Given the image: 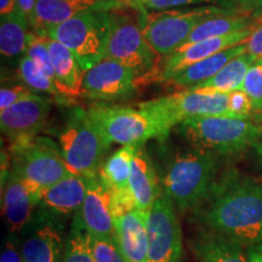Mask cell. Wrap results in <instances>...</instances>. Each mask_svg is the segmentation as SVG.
Wrapping results in <instances>:
<instances>
[{
  "label": "cell",
  "mask_w": 262,
  "mask_h": 262,
  "mask_svg": "<svg viewBox=\"0 0 262 262\" xmlns=\"http://www.w3.org/2000/svg\"><path fill=\"white\" fill-rule=\"evenodd\" d=\"M192 214L206 231L251 247L262 241V181L226 170Z\"/></svg>",
  "instance_id": "1"
},
{
  "label": "cell",
  "mask_w": 262,
  "mask_h": 262,
  "mask_svg": "<svg viewBox=\"0 0 262 262\" xmlns=\"http://www.w3.org/2000/svg\"><path fill=\"white\" fill-rule=\"evenodd\" d=\"M216 157L194 146L176 155L166 165L162 179L163 193L181 211L193 210L204 201L216 180Z\"/></svg>",
  "instance_id": "2"
},
{
  "label": "cell",
  "mask_w": 262,
  "mask_h": 262,
  "mask_svg": "<svg viewBox=\"0 0 262 262\" xmlns=\"http://www.w3.org/2000/svg\"><path fill=\"white\" fill-rule=\"evenodd\" d=\"M56 137L72 173L89 179L97 176L111 143L98 131L88 110L78 106L70 108Z\"/></svg>",
  "instance_id": "3"
},
{
  "label": "cell",
  "mask_w": 262,
  "mask_h": 262,
  "mask_svg": "<svg viewBox=\"0 0 262 262\" xmlns=\"http://www.w3.org/2000/svg\"><path fill=\"white\" fill-rule=\"evenodd\" d=\"M112 21L113 11L88 10L49 29L44 37L70 49L86 72L103 60Z\"/></svg>",
  "instance_id": "4"
},
{
  "label": "cell",
  "mask_w": 262,
  "mask_h": 262,
  "mask_svg": "<svg viewBox=\"0 0 262 262\" xmlns=\"http://www.w3.org/2000/svg\"><path fill=\"white\" fill-rule=\"evenodd\" d=\"M180 125L194 146L217 155H234L254 146L261 133L250 118L227 116L191 118Z\"/></svg>",
  "instance_id": "5"
},
{
  "label": "cell",
  "mask_w": 262,
  "mask_h": 262,
  "mask_svg": "<svg viewBox=\"0 0 262 262\" xmlns=\"http://www.w3.org/2000/svg\"><path fill=\"white\" fill-rule=\"evenodd\" d=\"M12 172L41 192L72 173L57 142L47 136L12 143Z\"/></svg>",
  "instance_id": "6"
},
{
  "label": "cell",
  "mask_w": 262,
  "mask_h": 262,
  "mask_svg": "<svg viewBox=\"0 0 262 262\" xmlns=\"http://www.w3.org/2000/svg\"><path fill=\"white\" fill-rule=\"evenodd\" d=\"M88 113L111 145H143L152 139H166L156 118L145 108L95 104Z\"/></svg>",
  "instance_id": "7"
},
{
  "label": "cell",
  "mask_w": 262,
  "mask_h": 262,
  "mask_svg": "<svg viewBox=\"0 0 262 262\" xmlns=\"http://www.w3.org/2000/svg\"><path fill=\"white\" fill-rule=\"evenodd\" d=\"M156 118L165 137L172 127L196 117H231L228 94L185 90L139 104Z\"/></svg>",
  "instance_id": "8"
},
{
  "label": "cell",
  "mask_w": 262,
  "mask_h": 262,
  "mask_svg": "<svg viewBox=\"0 0 262 262\" xmlns=\"http://www.w3.org/2000/svg\"><path fill=\"white\" fill-rule=\"evenodd\" d=\"M220 6L202 5L193 9L164 10L148 14L141 19L143 35L157 54L165 57L181 48L199 22L216 12L225 11ZM232 11V10H231Z\"/></svg>",
  "instance_id": "9"
},
{
  "label": "cell",
  "mask_w": 262,
  "mask_h": 262,
  "mask_svg": "<svg viewBox=\"0 0 262 262\" xmlns=\"http://www.w3.org/2000/svg\"><path fill=\"white\" fill-rule=\"evenodd\" d=\"M113 10V21L103 60H114L133 68L137 74L147 78L153 73L158 54L146 40L141 21L133 15Z\"/></svg>",
  "instance_id": "10"
},
{
  "label": "cell",
  "mask_w": 262,
  "mask_h": 262,
  "mask_svg": "<svg viewBox=\"0 0 262 262\" xmlns=\"http://www.w3.org/2000/svg\"><path fill=\"white\" fill-rule=\"evenodd\" d=\"M148 255L147 262H180L182 257V233L175 205L160 194L147 211Z\"/></svg>",
  "instance_id": "11"
},
{
  "label": "cell",
  "mask_w": 262,
  "mask_h": 262,
  "mask_svg": "<svg viewBox=\"0 0 262 262\" xmlns=\"http://www.w3.org/2000/svg\"><path fill=\"white\" fill-rule=\"evenodd\" d=\"M139 74L114 60H102L85 72L81 97L100 102L124 100L135 94Z\"/></svg>",
  "instance_id": "12"
},
{
  "label": "cell",
  "mask_w": 262,
  "mask_h": 262,
  "mask_svg": "<svg viewBox=\"0 0 262 262\" xmlns=\"http://www.w3.org/2000/svg\"><path fill=\"white\" fill-rule=\"evenodd\" d=\"M253 28L225 35V37L205 39V40L194 42V44L179 48L171 55L164 57L162 67L156 68L155 72L150 73L146 79L147 81L171 80L173 77L187 70L188 67H191L196 62L204 60L206 57H210L212 55L217 54V52L226 50V49L247 41L248 38L250 37L251 32H253Z\"/></svg>",
  "instance_id": "13"
},
{
  "label": "cell",
  "mask_w": 262,
  "mask_h": 262,
  "mask_svg": "<svg viewBox=\"0 0 262 262\" xmlns=\"http://www.w3.org/2000/svg\"><path fill=\"white\" fill-rule=\"evenodd\" d=\"M52 103L51 98L32 94L11 107L0 111L2 133L12 143L35 137L44 129Z\"/></svg>",
  "instance_id": "14"
},
{
  "label": "cell",
  "mask_w": 262,
  "mask_h": 262,
  "mask_svg": "<svg viewBox=\"0 0 262 262\" xmlns=\"http://www.w3.org/2000/svg\"><path fill=\"white\" fill-rule=\"evenodd\" d=\"M78 215L89 234L114 237L116 196L98 176L90 179L86 196Z\"/></svg>",
  "instance_id": "15"
},
{
  "label": "cell",
  "mask_w": 262,
  "mask_h": 262,
  "mask_svg": "<svg viewBox=\"0 0 262 262\" xmlns=\"http://www.w3.org/2000/svg\"><path fill=\"white\" fill-rule=\"evenodd\" d=\"M124 6L116 0H37L31 21L32 32L44 37L49 29L88 10H113Z\"/></svg>",
  "instance_id": "16"
},
{
  "label": "cell",
  "mask_w": 262,
  "mask_h": 262,
  "mask_svg": "<svg viewBox=\"0 0 262 262\" xmlns=\"http://www.w3.org/2000/svg\"><path fill=\"white\" fill-rule=\"evenodd\" d=\"M41 193L15 172L8 173L3 191V214L11 233L22 231L31 222L34 209L40 204Z\"/></svg>",
  "instance_id": "17"
},
{
  "label": "cell",
  "mask_w": 262,
  "mask_h": 262,
  "mask_svg": "<svg viewBox=\"0 0 262 262\" xmlns=\"http://www.w3.org/2000/svg\"><path fill=\"white\" fill-rule=\"evenodd\" d=\"M141 145H127L103 160L97 176L116 196V217L135 209L129 193V179L134 157Z\"/></svg>",
  "instance_id": "18"
},
{
  "label": "cell",
  "mask_w": 262,
  "mask_h": 262,
  "mask_svg": "<svg viewBox=\"0 0 262 262\" xmlns=\"http://www.w3.org/2000/svg\"><path fill=\"white\" fill-rule=\"evenodd\" d=\"M114 238L125 262H147V212L133 209L114 219Z\"/></svg>",
  "instance_id": "19"
},
{
  "label": "cell",
  "mask_w": 262,
  "mask_h": 262,
  "mask_svg": "<svg viewBox=\"0 0 262 262\" xmlns=\"http://www.w3.org/2000/svg\"><path fill=\"white\" fill-rule=\"evenodd\" d=\"M89 181V178L71 173L42 191L39 206L54 217H67L80 210Z\"/></svg>",
  "instance_id": "20"
},
{
  "label": "cell",
  "mask_w": 262,
  "mask_h": 262,
  "mask_svg": "<svg viewBox=\"0 0 262 262\" xmlns=\"http://www.w3.org/2000/svg\"><path fill=\"white\" fill-rule=\"evenodd\" d=\"M50 52L54 66L56 88L64 100L81 97L85 71L67 47L55 39L42 37Z\"/></svg>",
  "instance_id": "21"
},
{
  "label": "cell",
  "mask_w": 262,
  "mask_h": 262,
  "mask_svg": "<svg viewBox=\"0 0 262 262\" xmlns=\"http://www.w3.org/2000/svg\"><path fill=\"white\" fill-rule=\"evenodd\" d=\"M129 193L135 209L147 212L160 195L159 180L152 159L143 145L134 157L129 179Z\"/></svg>",
  "instance_id": "22"
},
{
  "label": "cell",
  "mask_w": 262,
  "mask_h": 262,
  "mask_svg": "<svg viewBox=\"0 0 262 262\" xmlns=\"http://www.w3.org/2000/svg\"><path fill=\"white\" fill-rule=\"evenodd\" d=\"M255 21L256 19L251 16L245 15L241 11L225 10V11L216 12L199 22V25L193 29L187 40L183 42L182 47L194 44V42L205 40V39L225 37V35L253 28Z\"/></svg>",
  "instance_id": "23"
},
{
  "label": "cell",
  "mask_w": 262,
  "mask_h": 262,
  "mask_svg": "<svg viewBox=\"0 0 262 262\" xmlns=\"http://www.w3.org/2000/svg\"><path fill=\"white\" fill-rule=\"evenodd\" d=\"M189 247L199 262H249L243 247L206 229L191 239Z\"/></svg>",
  "instance_id": "24"
},
{
  "label": "cell",
  "mask_w": 262,
  "mask_h": 262,
  "mask_svg": "<svg viewBox=\"0 0 262 262\" xmlns=\"http://www.w3.org/2000/svg\"><path fill=\"white\" fill-rule=\"evenodd\" d=\"M245 51H247V45H245L244 41L242 44L228 48L226 50L212 55L210 57H206L204 60L196 62L191 67H188L187 70L173 77L168 83L175 85V86L183 88L186 90H191L193 88L198 86L199 84L204 83V81L214 77L229 61L241 56Z\"/></svg>",
  "instance_id": "25"
},
{
  "label": "cell",
  "mask_w": 262,
  "mask_h": 262,
  "mask_svg": "<svg viewBox=\"0 0 262 262\" xmlns=\"http://www.w3.org/2000/svg\"><path fill=\"white\" fill-rule=\"evenodd\" d=\"M21 247L25 262H62L63 257V239L51 225L35 229Z\"/></svg>",
  "instance_id": "26"
},
{
  "label": "cell",
  "mask_w": 262,
  "mask_h": 262,
  "mask_svg": "<svg viewBox=\"0 0 262 262\" xmlns=\"http://www.w3.org/2000/svg\"><path fill=\"white\" fill-rule=\"evenodd\" d=\"M31 24L21 10L0 18V51L6 58L24 56L27 50V41Z\"/></svg>",
  "instance_id": "27"
},
{
  "label": "cell",
  "mask_w": 262,
  "mask_h": 262,
  "mask_svg": "<svg viewBox=\"0 0 262 262\" xmlns=\"http://www.w3.org/2000/svg\"><path fill=\"white\" fill-rule=\"evenodd\" d=\"M256 61L247 51L241 56L233 58L227 64L219 71L214 77L191 90L204 91V93H232L234 90H241L243 86L245 74L250 66Z\"/></svg>",
  "instance_id": "28"
},
{
  "label": "cell",
  "mask_w": 262,
  "mask_h": 262,
  "mask_svg": "<svg viewBox=\"0 0 262 262\" xmlns=\"http://www.w3.org/2000/svg\"><path fill=\"white\" fill-rule=\"evenodd\" d=\"M62 262H96L91 251L89 233L79 215L75 216L73 228L64 243Z\"/></svg>",
  "instance_id": "29"
},
{
  "label": "cell",
  "mask_w": 262,
  "mask_h": 262,
  "mask_svg": "<svg viewBox=\"0 0 262 262\" xmlns=\"http://www.w3.org/2000/svg\"><path fill=\"white\" fill-rule=\"evenodd\" d=\"M18 75L19 79L24 81L25 85H27L29 89L37 93L50 94L55 98H61L66 101L61 94L58 93L56 85L54 84L50 78L40 70V67L32 60L27 55L21 56L18 62Z\"/></svg>",
  "instance_id": "30"
},
{
  "label": "cell",
  "mask_w": 262,
  "mask_h": 262,
  "mask_svg": "<svg viewBox=\"0 0 262 262\" xmlns=\"http://www.w3.org/2000/svg\"><path fill=\"white\" fill-rule=\"evenodd\" d=\"M242 90L250 98L253 112H262V58L250 66L245 74Z\"/></svg>",
  "instance_id": "31"
},
{
  "label": "cell",
  "mask_w": 262,
  "mask_h": 262,
  "mask_svg": "<svg viewBox=\"0 0 262 262\" xmlns=\"http://www.w3.org/2000/svg\"><path fill=\"white\" fill-rule=\"evenodd\" d=\"M90 247L96 262H125L114 237L89 234Z\"/></svg>",
  "instance_id": "32"
},
{
  "label": "cell",
  "mask_w": 262,
  "mask_h": 262,
  "mask_svg": "<svg viewBox=\"0 0 262 262\" xmlns=\"http://www.w3.org/2000/svg\"><path fill=\"white\" fill-rule=\"evenodd\" d=\"M215 5L220 8L237 11L234 9V0H148L146 9L152 11H164L176 8H186L192 5ZM242 12V11H241Z\"/></svg>",
  "instance_id": "33"
},
{
  "label": "cell",
  "mask_w": 262,
  "mask_h": 262,
  "mask_svg": "<svg viewBox=\"0 0 262 262\" xmlns=\"http://www.w3.org/2000/svg\"><path fill=\"white\" fill-rule=\"evenodd\" d=\"M32 94H34V91L29 89L25 84L3 85L2 89H0V111L11 107L12 104L31 96Z\"/></svg>",
  "instance_id": "34"
},
{
  "label": "cell",
  "mask_w": 262,
  "mask_h": 262,
  "mask_svg": "<svg viewBox=\"0 0 262 262\" xmlns=\"http://www.w3.org/2000/svg\"><path fill=\"white\" fill-rule=\"evenodd\" d=\"M229 113L233 118H250L253 112L251 101L244 90H234L228 93Z\"/></svg>",
  "instance_id": "35"
},
{
  "label": "cell",
  "mask_w": 262,
  "mask_h": 262,
  "mask_svg": "<svg viewBox=\"0 0 262 262\" xmlns=\"http://www.w3.org/2000/svg\"><path fill=\"white\" fill-rule=\"evenodd\" d=\"M247 45V52L255 60L262 58V16L255 21L253 32L250 37L245 41Z\"/></svg>",
  "instance_id": "36"
},
{
  "label": "cell",
  "mask_w": 262,
  "mask_h": 262,
  "mask_svg": "<svg viewBox=\"0 0 262 262\" xmlns=\"http://www.w3.org/2000/svg\"><path fill=\"white\" fill-rule=\"evenodd\" d=\"M0 262H25L22 247H18V243L15 239H8L4 244Z\"/></svg>",
  "instance_id": "37"
},
{
  "label": "cell",
  "mask_w": 262,
  "mask_h": 262,
  "mask_svg": "<svg viewBox=\"0 0 262 262\" xmlns=\"http://www.w3.org/2000/svg\"><path fill=\"white\" fill-rule=\"evenodd\" d=\"M241 11L257 19L262 16V0H237Z\"/></svg>",
  "instance_id": "38"
},
{
  "label": "cell",
  "mask_w": 262,
  "mask_h": 262,
  "mask_svg": "<svg viewBox=\"0 0 262 262\" xmlns=\"http://www.w3.org/2000/svg\"><path fill=\"white\" fill-rule=\"evenodd\" d=\"M116 2L120 3L124 8L137 10L140 12V18H145L149 14L148 10L146 9V4L148 0H116Z\"/></svg>",
  "instance_id": "39"
},
{
  "label": "cell",
  "mask_w": 262,
  "mask_h": 262,
  "mask_svg": "<svg viewBox=\"0 0 262 262\" xmlns=\"http://www.w3.org/2000/svg\"><path fill=\"white\" fill-rule=\"evenodd\" d=\"M17 5L18 9L27 16L29 24H31L33 15H34L35 5H37V0H17Z\"/></svg>",
  "instance_id": "40"
},
{
  "label": "cell",
  "mask_w": 262,
  "mask_h": 262,
  "mask_svg": "<svg viewBox=\"0 0 262 262\" xmlns=\"http://www.w3.org/2000/svg\"><path fill=\"white\" fill-rule=\"evenodd\" d=\"M247 256L249 262H262V241L248 248Z\"/></svg>",
  "instance_id": "41"
},
{
  "label": "cell",
  "mask_w": 262,
  "mask_h": 262,
  "mask_svg": "<svg viewBox=\"0 0 262 262\" xmlns=\"http://www.w3.org/2000/svg\"><path fill=\"white\" fill-rule=\"evenodd\" d=\"M18 9L17 0H0V14L2 16L10 15Z\"/></svg>",
  "instance_id": "42"
},
{
  "label": "cell",
  "mask_w": 262,
  "mask_h": 262,
  "mask_svg": "<svg viewBox=\"0 0 262 262\" xmlns=\"http://www.w3.org/2000/svg\"><path fill=\"white\" fill-rule=\"evenodd\" d=\"M255 148H256V152H257V156L260 157L261 162H262V126H261V133H260V136H258V139L256 141V143L254 145Z\"/></svg>",
  "instance_id": "43"
},
{
  "label": "cell",
  "mask_w": 262,
  "mask_h": 262,
  "mask_svg": "<svg viewBox=\"0 0 262 262\" xmlns=\"http://www.w3.org/2000/svg\"><path fill=\"white\" fill-rule=\"evenodd\" d=\"M180 262H182V261H180Z\"/></svg>",
  "instance_id": "44"
}]
</instances>
